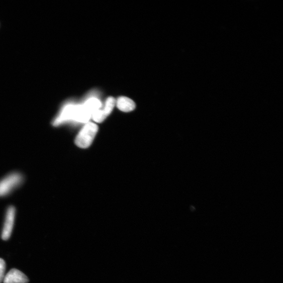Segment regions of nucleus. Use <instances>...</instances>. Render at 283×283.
<instances>
[{
  "mask_svg": "<svg viewBox=\"0 0 283 283\" xmlns=\"http://www.w3.org/2000/svg\"><path fill=\"white\" fill-rule=\"evenodd\" d=\"M116 101L113 97H110L107 100L104 109L98 110L92 115L93 120L98 123H102L112 113Z\"/></svg>",
  "mask_w": 283,
  "mask_h": 283,
  "instance_id": "20e7f679",
  "label": "nucleus"
},
{
  "mask_svg": "<svg viewBox=\"0 0 283 283\" xmlns=\"http://www.w3.org/2000/svg\"><path fill=\"white\" fill-rule=\"evenodd\" d=\"M16 214V208L14 206H10L6 213V219L2 233V239L8 240L11 236L13 230Z\"/></svg>",
  "mask_w": 283,
  "mask_h": 283,
  "instance_id": "7ed1b4c3",
  "label": "nucleus"
},
{
  "mask_svg": "<svg viewBox=\"0 0 283 283\" xmlns=\"http://www.w3.org/2000/svg\"><path fill=\"white\" fill-rule=\"evenodd\" d=\"M98 131L97 125L88 122L79 132L75 139V144L80 148H87L92 144Z\"/></svg>",
  "mask_w": 283,
  "mask_h": 283,
  "instance_id": "f03ea898",
  "label": "nucleus"
},
{
  "mask_svg": "<svg viewBox=\"0 0 283 283\" xmlns=\"http://www.w3.org/2000/svg\"><path fill=\"white\" fill-rule=\"evenodd\" d=\"M83 106L92 115L96 111L100 109L102 106V104L101 102L96 99V98H92L91 99H89L83 105Z\"/></svg>",
  "mask_w": 283,
  "mask_h": 283,
  "instance_id": "0eeeda50",
  "label": "nucleus"
},
{
  "mask_svg": "<svg viewBox=\"0 0 283 283\" xmlns=\"http://www.w3.org/2000/svg\"><path fill=\"white\" fill-rule=\"evenodd\" d=\"M116 105L120 110L125 113L131 112L135 108L134 102L126 97H119L116 101Z\"/></svg>",
  "mask_w": 283,
  "mask_h": 283,
  "instance_id": "423d86ee",
  "label": "nucleus"
},
{
  "mask_svg": "<svg viewBox=\"0 0 283 283\" xmlns=\"http://www.w3.org/2000/svg\"><path fill=\"white\" fill-rule=\"evenodd\" d=\"M6 264L3 258H0V283L4 281L5 276Z\"/></svg>",
  "mask_w": 283,
  "mask_h": 283,
  "instance_id": "6e6552de",
  "label": "nucleus"
},
{
  "mask_svg": "<svg viewBox=\"0 0 283 283\" xmlns=\"http://www.w3.org/2000/svg\"><path fill=\"white\" fill-rule=\"evenodd\" d=\"M28 277L20 270L13 268L5 275L4 283H28Z\"/></svg>",
  "mask_w": 283,
  "mask_h": 283,
  "instance_id": "39448f33",
  "label": "nucleus"
},
{
  "mask_svg": "<svg viewBox=\"0 0 283 283\" xmlns=\"http://www.w3.org/2000/svg\"><path fill=\"white\" fill-rule=\"evenodd\" d=\"M24 177L19 172H12L0 179V198L13 193L23 183Z\"/></svg>",
  "mask_w": 283,
  "mask_h": 283,
  "instance_id": "f257e3e1",
  "label": "nucleus"
}]
</instances>
